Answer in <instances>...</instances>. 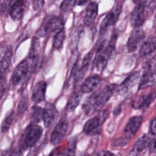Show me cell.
<instances>
[{
    "instance_id": "2e32d148",
    "label": "cell",
    "mask_w": 156,
    "mask_h": 156,
    "mask_svg": "<svg viewBox=\"0 0 156 156\" xmlns=\"http://www.w3.org/2000/svg\"><path fill=\"white\" fill-rule=\"evenodd\" d=\"M92 57L93 54L90 52L88 53L87 55L84 57L82 62V64L80 66H79L77 63L75 65V66L72 71L71 75L73 77L74 79L76 80V82L80 80V79L82 78L85 73L86 72L88 68Z\"/></svg>"
},
{
    "instance_id": "5b68a950",
    "label": "cell",
    "mask_w": 156,
    "mask_h": 156,
    "mask_svg": "<svg viewBox=\"0 0 156 156\" xmlns=\"http://www.w3.org/2000/svg\"><path fill=\"white\" fill-rule=\"evenodd\" d=\"M64 29V20L61 16H55L49 18L39 30V35L44 36L47 34H56Z\"/></svg>"
},
{
    "instance_id": "d6a6232c",
    "label": "cell",
    "mask_w": 156,
    "mask_h": 156,
    "mask_svg": "<svg viewBox=\"0 0 156 156\" xmlns=\"http://www.w3.org/2000/svg\"><path fill=\"white\" fill-rule=\"evenodd\" d=\"M144 71L156 73V55L147 63L144 68Z\"/></svg>"
},
{
    "instance_id": "b9f144b4",
    "label": "cell",
    "mask_w": 156,
    "mask_h": 156,
    "mask_svg": "<svg viewBox=\"0 0 156 156\" xmlns=\"http://www.w3.org/2000/svg\"><path fill=\"white\" fill-rule=\"evenodd\" d=\"M154 25L156 26V15H155V19H154Z\"/></svg>"
},
{
    "instance_id": "30bf717a",
    "label": "cell",
    "mask_w": 156,
    "mask_h": 156,
    "mask_svg": "<svg viewBox=\"0 0 156 156\" xmlns=\"http://www.w3.org/2000/svg\"><path fill=\"white\" fill-rule=\"evenodd\" d=\"M29 71V62L27 59L23 60L20 62L15 69L12 75L11 82L13 85H17L23 81Z\"/></svg>"
},
{
    "instance_id": "60d3db41",
    "label": "cell",
    "mask_w": 156,
    "mask_h": 156,
    "mask_svg": "<svg viewBox=\"0 0 156 156\" xmlns=\"http://www.w3.org/2000/svg\"><path fill=\"white\" fill-rule=\"evenodd\" d=\"M141 1H143V0H133V3L136 4V3H138V2H139Z\"/></svg>"
},
{
    "instance_id": "83f0119b",
    "label": "cell",
    "mask_w": 156,
    "mask_h": 156,
    "mask_svg": "<svg viewBox=\"0 0 156 156\" xmlns=\"http://www.w3.org/2000/svg\"><path fill=\"white\" fill-rule=\"evenodd\" d=\"M14 119V112L11 110L5 116L1 126V131L2 133L7 132L12 126Z\"/></svg>"
},
{
    "instance_id": "52a82bcc",
    "label": "cell",
    "mask_w": 156,
    "mask_h": 156,
    "mask_svg": "<svg viewBox=\"0 0 156 156\" xmlns=\"http://www.w3.org/2000/svg\"><path fill=\"white\" fill-rule=\"evenodd\" d=\"M58 112L55 105L51 102L46 104L43 108L42 120L47 129H51L57 122L58 118Z\"/></svg>"
},
{
    "instance_id": "7c38bea8",
    "label": "cell",
    "mask_w": 156,
    "mask_h": 156,
    "mask_svg": "<svg viewBox=\"0 0 156 156\" xmlns=\"http://www.w3.org/2000/svg\"><path fill=\"white\" fill-rule=\"evenodd\" d=\"M155 98L156 91H151L147 94H143L135 98L132 102V106L135 109H145L150 106Z\"/></svg>"
},
{
    "instance_id": "4dcf8cb0",
    "label": "cell",
    "mask_w": 156,
    "mask_h": 156,
    "mask_svg": "<svg viewBox=\"0 0 156 156\" xmlns=\"http://www.w3.org/2000/svg\"><path fill=\"white\" fill-rule=\"evenodd\" d=\"M75 0H63L60 5V9L63 13H67L72 10L75 6Z\"/></svg>"
},
{
    "instance_id": "cb8c5ba5",
    "label": "cell",
    "mask_w": 156,
    "mask_h": 156,
    "mask_svg": "<svg viewBox=\"0 0 156 156\" xmlns=\"http://www.w3.org/2000/svg\"><path fill=\"white\" fill-rule=\"evenodd\" d=\"M39 40L37 38L34 37L32 39L31 47L29 51V58L31 60L32 69H34L37 63L38 57V48H39Z\"/></svg>"
},
{
    "instance_id": "4316f807",
    "label": "cell",
    "mask_w": 156,
    "mask_h": 156,
    "mask_svg": "<svg viewBox=\"0 0 156 156\" xmlns=\"http://www.w3.org/2000/svg\"><path fill=\"white\" fill-rule=\"evenodd\" d=\"M43 108L41 107L34 105L32 107L30 110V119L32 122L35 124L40 122L43 118Z\"/></svg>"
},
{
    "instance_id": "277c9868",
    "label": "cell",
    "mask_w": 156,
    "mask_h": 156,
    "mask_svg": "<svg viewBox=\"0 0 156 156\" xmlns=\"http://www.w3.org/2000/svg\"><path fill=\"white\" fill-rule=\"evenodd\" d=\"M99 112L94 117L89 119L84 124L83 132L90 136L99 135L102 130V126L109 115V110L105 109Z\"/></svg>"
},
{
    "instance_id": "9a60e30c",
    "label": "cell",
    "mask_w": 156,
    "mask_h": 156,
    "mask_svg": "<svg viewBox=\"0 0 156 156\" xmlns=\"http://www.w3.org/2000/svg\"><path fill=\"white\" fill-rule=\"evenodd\" d=\"M143 121V117L141 116H135L131 117L126 124L124 129L126 136L127 138H132L137 133Z\"/></svg>"
},
{
    "instance_id": "603a6c76",
    "label": "cell",
    "mask_w": 156,
    "mask_h": 156,
    "mask_svg": "<svg viewBox=\"0 0 156 156\" xmlns=\"http://www.w3.org/2000/svg\"><path fill=\"white\" fill-rule=\"evenodd\" d=\"M13 55L12 49L7 48L0 59V74H4L10 65Z\"/></svg>"
},
{
    "instance_id": "d4e9b609",
    "label": "cell",
    "mask_w": 156,
    "mask_h": 156,
    "mask_svg": "<svg viewBox=\"0 0 156 156\" xmlns=\"http://www.w3.org/2000/svg\"><path fill=\"white\" fill-rule=\"evenodd\" d=\"M82 94L83 93L79 91H76L72 94L66 105V109L68 111H73L78 106L82 99Z\"/></svg>"
},
{
    "instance_id": "9c48e42d",
    "label": "cell",
    "mask_w": 156,
    "mask_h": 156,
    "mask_svg": "<svg viewBox=\"0 0 156 156\" xmlns=\"http://www.w3.org/2000/svg\"><path fill=\"white\" fill-rule=\"evenodd\" d=\"M145 38V32L140 27L134 28L132 31L127 43V50L130 52L137 50Z\"/></svg>"
},
{
    "instance_id": "6da1fadb",
    "label": "cell",
    "mask_w": 156,
    "mask_h": 156,
    "mask_svg": "<svg viewBox=\"0 0 156 156\" xmlns=\"http://www.w3.org/2000/svg\"><path fill=\"white\" fill-rule=\"evenodd\" d=\"M116 87V84L111 83L98 92L92 93L82 105V109L85 113L91 115L101 110L113 96Z\"/></svg>"
},
{
    "instance_id": "e575fe53",
    "label": "cell",
    "mask_w": 156,
    "mask_h": 156,
    "mask_svg": "<svg viewBox=\"0 0 156 156\" xmlns=\"http://www.w3.org/2000/svg\"><path fill=\"white\" fill-rule=\"evenodd\" d=\"M18 0H3L1 5V12H5L6 11L10 10L12 6Z\"/></svg>"
},
{
    "instance_id": "e0dca14e",
    "label": "cell",
    "mask_w": 156,
    "mask_h": 156,
    "mask_svg": "<svg viewBox=\"0 0 156 156\" xmlns=\"http://www.w3.org/2000/svg\"><path fill=\"white\" fill-rule=\"evenodd\" d=\"M47 83L44 80H41L35 83L32 90V101L35 104L43 102L45 99Z\"/></svg>"
},
{
    "instance_id": "ab89813d",
    "label": "cell",
    "mask_w": 156,
    "mask_h": 156,
    "mask_svg": "<svg viewBox=\"0 0 156 156\" xmlns=\"http://www.w3.org/2000/svg\"><path fill=\"white\" fill-rule=\"evenodd\" d=\"M98 155H114L113 153L108 152V151H102V152H100Z\"/></svg>"
},
{
    "instance_id": "1f68e13d",
    "label": "cell",
    "mask_w": 156,
    "mask_h": 156,
    "mask_svg": "<svg viewBox=\"0 0 156 156\" xmlns=\"http://www.w3.org/2000/svg\"><path fill=\"white\" fill-rule=\"evenodd\" d=\"M156 9V0H147L145 2V11L147 15H151Z\"/></svg>"
},
{
    "instance_id": "836d02e7",
    "label": "cell",
    "mask_w": 156,
    "mask_h": 156,
    "mask_svg": "<svg viewBox=\"0 0 156 156\" xmlns=\"http://www.w3.org/2000/svg\"><path fill=\"white\" fill-rule=\"evenodd\" d=\"M7 88V81L5 76L1 74L0 76V99L4 94Z\"/></svg>"
},
{
    "instance_id": "f35d334b",
    "label": "cell",
    "mask_w": 156,
    "mask_h": 156,
    "mask_svg": "<svg viewBox=\"0 0 156 156\" xmlns=\"http://www.w3.org/2000/svg\"><path fill=\"white\" fill-rule=\"evenodd\" d=\"M91 0H75V5L82 6L89 2Z\"/></svg>"
},
{
    "instance_id": "ac0fdd59",
    "label": "cell",
    "mask_w": 156,
    "mask_h": 156,
    "mask_svg": "<svg viewBox=\"0 0 156 156\" xmlns=\"http://www.w3.org/2000/svg\"><path fill=\"white\" fill-rule=\"evenodd\" d=\"M98 13V5L95 2H90L85 9V16L83 18L84 24L86 26H90L96 20Z\"/></svg>"
},
{
    "instance_id": "4fadbf2b",
    "label": "cell",
    "mask_w": 156,
    "mask_h": 156,
    "mask_svg": "<svg viewBox=\"0 0 156 156\" xmlns=\"http://www.w3.org/2000/svg\"><path fill=\"white\" fill-rule=\"evenodd\" d=\"M102 79L98 75L87 77L82 83L80 91L82 93H90L96 91L102 85Z\"/></svg>"
},
{
    "instance_id": "8992f818",
    "label": "cell",
    "mask_w": 156,
    "mask_h": 156,
    "mask_svg": "<svg viewBox=\"0 0 156 156\" xmlns=\"http://www.w3.org/2000/svg\"><path fill=\"white\" fill-rule=\"evenodd\" d=\"M68 124V120L66 117L62 118L56 124L50 137V141L52 144L57 145L63 140L66 134Z\"/></svg>"
},
{
    "instance_id": "484cf974",
    "label": "cell",
    "mask_w": 156,
    "mask_h": 156,
    "mask_svg": "<svg viewBox=\"0 0 156 156\" xmlns=\"http://www.w3.org/2000/svg\"><path fill=\"white\" fill-rule=\"evenodd\" d=\"M66 38V32L64 29L55 34L53 38L52 47L55 49H60L62 48Z\"/></svg>"
},
{
    "instance_id": "7a4b0ae2",
    "label": "cell",
    "mask_w": 156,
    "mask_h": 156,
    "mask_svg": "<svg viewBox=\"0 0 156 156\" xmlns=\"http://www.w3.org/2000/svg\"><path fill=\"white\" fill-rule=\"evenodd\" d=\"M116 40V36L113 35L107 45L105 46V41L104 42V40L100 41V43L97 44L94 66L98 71H102L106 66L108 60L115 49Z\"/></svg>"
},
{
    "instance_id": "5bb4252c",
    "label": "cell",
    "mask_w": 156,
    "mask_h": 156,
    "mask_svg": "<svg viewBox=\"0 0 156 156\" xmlns=\"http://www.w3.org/2000/svg\"><path fill=\"white\" fill-rule=\"evenodd\" d=\"M140 74L138 71L133 72L128 76L119 85L118 88L119 94H125L134 86H135L140 80Z\"/></svg>"
},
{
    "instance_id": "3957f363",
    "label": "cell",
    "mask_w": 156,
    "mask_h": 156,
    "mask_svg": "<svg viewBox=\"0 0 156 156\" xmlns=\"http://www.w3.org/2000/svg\"><path fill=\"white\" fill-rule=\"evenodd\" d=\"M42 133V127L32 122L26 127L20 137L19 149L25 151L33 147L40 139Z\"/></svg>"
},
{
    "instance_id": "f546056e",
    "label": "cell",
    "mask_w": 156,
    "mask_h": 156,
    "mask_svg": "<svg viewBox=\"0 0 156 156\" xmlns=\"http://www.w3.org/2000/svg\"><path fill=\"white\" fill-rule=\"evenodd\" d=\"M77 142V140L76 137L71 138L68 141L67 148L63 151L62 155H74L75 151L76 149Z\"/></svg>"
},
{
    "instance_id": "d6986e66",
    "label": "cell",
    "mask_w": 156,
    "mask_h": 156,
    "mask_svg": "<svg viewBox=\"0 0 156 156\" xmlns=\"http://www.w3.org/2000/svg\"><path fill=\"white\" fill-rule=\"evenodd\" d=\"M156 86V73L144 71L139 80L138 90Z\"/></svg>"
},
{
    "instance_id": "8d00e7d4",
    "label": "cell",
    "mask_w": 156,
    "mask_h": 156,
    "mask_svg": "<svg viewBox=\"0 0 156 156\" xmlns=\"http://www.w3.org/2000/svg\"><path fill=\"white\" fill-rule=\"evenodd\" d=\"M149 133L154 136L156 135V116L150 122Z\"/></svg>"
},
{
    "instance_id": "7bdbcfd3",
    "label": "cell",
    "mask_w": 156,
    "mask_h": 156,
    "mask_svg": "<svg viewBox=\"0 0 156 156\" xmlns=\"http://www.w3.org/2000/svg\"><path fill=\"white\" fill-rule=\"evenodd\" d=\"M52 1H57V0H52Z\"/></svg>"
},
{
    "instance_id": "7402d4cb",
    "label": "cell",
    "mask_w": 156,
    "mask_h": 156,
    "mask_svg": "<svg viewBox=\"0 0 156 156\" xmlns=\"http://www.w3.org/2000/svg\"><path fill=\"white\" fill-rule=\"evenodd\" d=\"M26 0H18L10 9L9 14L11 18L14 21H19L22 18Z\"/></svg>"
},
{
    "instance_id": "44dd1931",
    "label": "cell",
    "mask_w": 156,
    "mask_h": 156,
    "mask_svg": "<svg viewBox=\"0 0 156 156\" xmlns=\"http://www.w3.org/2000/svg\"><path fill=\"white\" fill-rule=\"evenodd\" d=\"M151 138L148 135H144L139 138L135 143L130 155H138L148 147Z\"/></svg>"
},
{
    "instance_id": "8fae6325",
    "label": "cell",
    "mask_w": 156,
    "mask_h": 156,
    "mask_svg": "<svg viewBox=\"0 0 156 156\" xmlns=\"http://www.w3.org/2000/svg\"><path fill=\"white\" fill-rule=\"evenodd\" d=\"M121 11V7H116L109 12L102 20L99 26V34L105 33L108 28L113 26L118 20L119 16Z\"/></svg>"
},
{
    "instance_id": "74e56055",
    "label": "cell",
    "mask_w": 156,
    "mask_h": 156,
    "mask_svg": "<svg viewBox=\"0 0 156 156\" xmlns=\"http://www.w3.org/2000/svg\"><path fill=\"white\" fill-rule=\"evenodd\" d=\"M148 147L151 153H156V135L151 138Z\"/></svg>"
},
{
    "instance_id": "f1b7e54d",
    "label": "cell",
    "mask_w": 156,
    "mask_h": 156,
    "mask_svg": "<svg viewBox=\"0 0 156 156\" xmlns=\"http://www.w3.org/2000/svg\"><path fill=\"white\" fill-rule=\"evenodd\" d=\"M29 105V98L27 95H24L18 104L16 108V112L18 115H23L27 110Z\"/></svg>"
},
{
    "instance_id": "ffe728a7",
    "label": "cell",
    "mask_w": 156,
    "mask_h": 156,
    "mask_svg": "<svg viewBox=\"0 0 156 156\" xmlns=\"http://www.w3.org/2000/svg\"><path fill=\"white\" fill-rule=\"evenodd\" d=\"M156 50V35L151 37L145 40L140 46L139 55L140 57L147 56Z\"/></svg>"
},
{
    "instance_id": "d590c367",
    "label": "cell",
    "mask_w": 156,
    "mask_h": 156,
    "mask_svg": "<svg viewBox=\"0 0 156 156\" xmlns=\"http://www.w3.org/2000/svg\"><path fill=\"white\" fill-rule=\"evenodd\" d=\"M45 0H32V7L35 11L40 10L44 4Z\"/></svg>"
},
{
    "instance_id": "ba28073f",
    "label": "cell",
    "mask_w": 156,
    "mask_h": 156,
    "mask_svg": "<svg viewBox=\"0 0 156 156\" xmlns=\"http://www.w3.org/2000/svg\"><path fill=\"white\" fill-rule=\"evenodd\" d=\"M145 1H141L136 3V6L132 10L130 23L134 28L140 27L145 21Z\"/></svg>"
}]
</instances>
